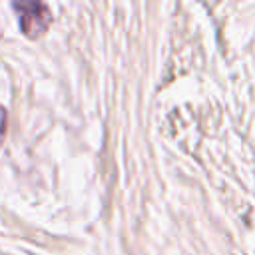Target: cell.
Segmentation results:
<instances>
[{"label": "cell", "instance_id": "6da1fadb", "mask_svg": "<svg viewBox=\"0 0 255 255\" xmlns=\"http://www.w3.org/2000/svg\"><path fill=\"white\" fill-rule=\"evenodd\" d=\"M12 8L18 12L20 30L28 38H40L52 22L48 6L42 2H14Z\"/></svg>", "mask_w": 255, "mask_h": 255}]
</instances>
